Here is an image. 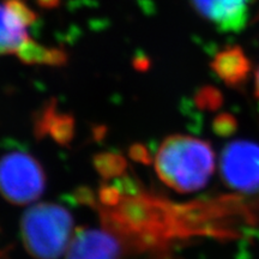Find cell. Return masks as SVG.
<instances>
[{
  "label": "cell",
  "mask_w": 259,
  "mask_h": 259,
  "mask_svg": "<svg viewBox=\"0 0 259 259\" xmlns=\"http://www.w3.org/2000/svg\"><path fill=\"white\" fill-rule=\"evenodd\" d=\"M221 176L227 186L247 196H259V145L232 142L221 155Z\"/></svg>",
  "instance_id": "cell-5"
},
{
  "label": "cell",
  "mask_w": 259,
  "mask_h": 259,
  "mask_svg": "<svg viewBox=\"0 0 259 259\" xmlns=\"http://www.w3.org/2000/svg\"><path fill=\"white\" fill-rule=\"evenodd\" d=\"M35 19L36 15L24 0L0 3V54H16L25 64H64V52L41 46L30 37L28 28Z\"/></svg>",
  "instance_id": "cell-3"
},
{
  "label": "cell",
  "mask_w": 259,
  "mask_h": 259,
  "mask_svg": "<svg viewBox=\"0 0 259 259\" xmlns=\"http://www.w3.org/2000/svg\"><path fill=\"white\" fill-rule=\"evenodd\" d=\"M211 66L220 78L232 85L244 82L250 72V61L239 47H229L220 52Z\"/></svg>",
  "instance_id": "cell-8"
},
{
  "label": "cell",
  "mask_w": 259,
  "mask_h": 259,
  "mask_svg": "<svg viewBox=\"0 0 259 259\" xmlns=\"http://www.w3.org/2000/svg\"><path fill=\"white\" fill-rule=\"evenodd\" d=\"M200 17L219 30L238 32L248 19V0H190Z\"/></svg>",
  "instance_id": "cell-7"
},
{
  "label": "cell",
  "mask_w": 259,
  "mask_h": 259,
  "mask_svg": "<svg viewBox=\"0 0 259 259\" xmlns=\"http://www.w3.org/2000/svg\"><path fill=\"white\" fill-rule=\"evenodd\" d=\"M42 6H46V8H52V6H56L59 0H37Z\"/></svg>",
  "instance_id": "cell-9"
},
{
  "label": "cell",
  "mask_w": 259,
  "mask_h": 259,
  "mask_svg": "<svg viewBox=\"0 0 259 259\" xmlns=\"http://www.w3.org/2000/svg\"><path fill=\"white\" fill-rule=\"evenodd\" d=\"M254 92H255V96L258 97L259 100V69L255 72V79H254Z\"/></svg>",
  "instance_id": "cell-10"
},
{
  "label": "cell",
  "mask_w": 259,
  "mask_h": 259,
  "mask_svg": "<svg viewBox=\"0 0 259 259\" xmlns=\"http://www.w3.org/2000/svg\"><path fill=\"white\" fill-rule=\"evenodd\" d=\"M45 187V170L30 154L12 151L0 158V193L8 202L30 204L38 199Z\"/></svg>",
  "instance_id": "cell-4"
},
{
  "label": "cell",
  "mask_w": 259,
  "mask_h": 259,
  "mask_svg": "<svg viewBox=\"0 0 259 259\" xmlns=\"http://www.w3.org/2000/svg\"><path fill=\"white\" fill-rule=\"evenodd\" d=\"M155 170L168 187L196 192L208 184L215 170V154L208 142L185 135L167 137L155 156Z\"/></svg>",
  "instance_id": "cell-1"
},
{
  "label": "cell",
  "mask_w": 259,
  "mask_h": 259,
  "mask_svg": "<svg viewBox=\"0 0 259 259\" xmlns=\"http://www.w3.org/2000/svg\"><path fill=\"white\" fill-rule=\"evenodd\" d=\"M127 250L121 236L105 225L74 233L66 259H121Z\"/></svg>",
  "instance_id": "cell-6"
},
{
  "label": "cell",
  "mask_w": 259,
  "mask_h": 259,
  "mask_svg": "<svg viewBox=\"0 0 259 259\" xmlns=\"http://www.w3.org/2000/svg\"><path fill=\"white\" fill-rule=\"evenodd\" d=\"M73 235L72 216L58 204H35L22 216V241L36 259L60 258L67 252Z\"/></svg>",
  "instance_id": "cell-2"
}]
</instances>
